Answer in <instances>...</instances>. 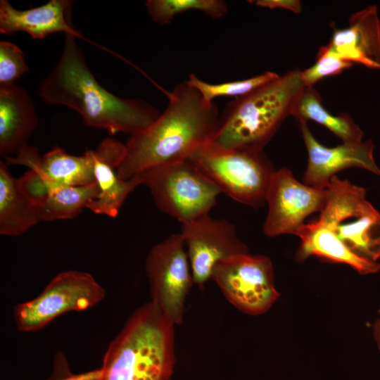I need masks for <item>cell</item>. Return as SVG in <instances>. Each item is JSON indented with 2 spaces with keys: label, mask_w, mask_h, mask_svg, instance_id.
Listing matches in <instances>:
<instances>
[{
  "label": "cell",
  "mask_w": 380,
  "mask_h": 380,
  "mask_svg": "<svg viewBox=\"0 0 380 380\" xmlns=\"http://www.w3.org/2000/svg\"><path fill=\"white\" fill-rule=\"evenodd\" d=\"M98 374V370L78 375L72 374L65 355L58 353L54 357L52 374L47 380H96Z\"/></svg>",
  "instance_id": "83f0119b"
},
{
  "label": "cell",
  "mask_w": 380,
  "mask_h": 380,
  "mask_svg": "<svg viewBox=\"0 0 380 380\" xmlns=\"http://www.w3.org/2000/svg\"><path fill=\"white\" fill-rule=\"evenodd\" d=\"M300 244L296 259L303 261L311 255L350 265L361 274L380 271V263L362 258L353 253L329 227L318 220L304 224L297 232Z\"/></svg>",
  "instance_id": "ac0fdd59"
},
{
  "label": "cell",
  "mask_w": 380,
  "mask_h": 380,
  "mask_svg": "<svg viewBox=\"0 0 380 380\" xmlns=\"http://www.w3.org/2000/svg\"><path fill=\"white\" fill-rule=\"evenodd\" d=\"M210 279L231 304L248 315L265 313L279 297L272 262L264 255L241 253L220 260Z\"/></svg>",
  "instance_id": "9c48e42d"
},
{
  "label": "cell",
  "mask_w": 380,
  "mask_h": 380,
  "mask_svg": "<svg viewBox=\"0 0 380 380\" xmlns=\"http://www.w3.org/2000/svg\"><path fill=\"white\" fill-rule=\"evenodd\" d=\"M38 123L30 95L15 83L0 85V155H17L27 143Z\"/></svg>",
  "instance_id": "e0dca14e"
},
{
  "label": "cell",
  "mask_w": 380,
  "mask_h": 380,
  "mask_svg": "<svg viewBox=\"0 0 380 380\" xmlns=\"http://www.w3.org/2000/svg\"><path fill=\"white\" fill-rule=\"evenodd\" d=\"M163 213L181 224L209 214L221 191L189 160L158 165L138 175Z\"/></svg>",
  "instance_id": "52a82bcc"
},
{
  "label": "cell",
  "mask_w": 380,
  "mask_h": 380,
  "mask_svg": "<svg viewBox=\"0 0 380 380\" xmlns=\"http://www.w3.org/2000/svg\"><path fill=\"white\" fill-rule=\"evenodd\" d=\"M255 4L270 9L284 8L297 14L302 11L301 2L298 0H258Z\"/></svg>",
  "instance_id": "f1b7e54d"
},
{
  "label": "cell",
  "mask_w": 380,
  "mask_h": 380,
  "mask_svg": "<svg viewBox=\"0 0 380 380\" xmlns=\"http://www.w3.org/2000/svg\"><path fill=\"white\" fill-rule=\"evenodd\" d=\"M233 200L252 207L265 202L274 167L262 151L227 149L211 141L187 159Z\"/></svg>",
  "instance_id": "5b68a950"
},
{
  "label": "cell",
  "mask_w": 380,
  "mask_h": 380,
  "mask_svg": "<svg viewBox=\"0 0 380 380\" xmlns=\"http://www.w3.org/2000/svg\"><path fill=\"white\" fill-rule=\"evenodd\" d=\"M39 222L36 208L18 189L8 165L0 161V234L19 236Z\"/></svg>",
  "instance_id": "ffe728a7"
},
{
  "label": "cell",
  "mask_w": 380,
  "mask_h": 380,
  "mask_svg": "<svg viewBox=\"0 0 380 380\" xmlns=\"http://www.w3.org/2000/svg\"><path fill=\"white\" fill-rule=\"evenodd\" d=\"M305 88L301 70H294L236 98L220 115L211 142L227 149L262 151L292 116Z\"/></svg>",
  "instance_id": "277c9868"
},
{
  "label": "cell",
  "mask_w": 380,
  "mask_h": 380,
  "mask_svg": "<svg viewBox=\"0 0 380 380\" xmlns=\"http://www.w3.org/2000/svg\"><path fill=\"white\" fill-rule=\"evenodd\" d=\"M318 219L355 254L377 262L380 258V213L366 199V190L334 176L326 189Z\"/></svg>",
  "instance_id": "8992f818"
},
{
  "label": "cell",
  "mask_w": 380,
  "mask_h": 380,
  "mask_svg": "<svg viewBox=\"0 0 380 380\" xmlns=\"http://www.w3.org/2000/svg\"><path fill=\"white\" fill-rule=\"evenodd\" d=\"M299 122L313 120L329 129L343 143L362 142L363 132L346 113L330 114L322 106L319 93L305 87L296 104L293 115Z\"/></svg>",
  "instance_id": "44dd1931"
},
{
  "label": "cell",
  "mask_w": 380,
  "mask_h": 380,
  "mask_svg": "<svg viewBox=\"0 0 380 380\" xmlns=\"http://www.w3.org/2000/svg\"><path fill=\"white\" fill-rule=\"evenodd\" d=\"M181 225L194 284L202 286L210 279L219 261L248 253L235 226L227 220L214 219L208 214Z\"/></svg>",
  "instance_id": "7c38bea8"
},
{
  "label": "cell",
  "mask_w": 380,
  "mask_h": 380,
  "mask_svg": "<svg viewBox=\"0 0 380 380\" xmlns=\"http://www.w3.org/2000/svg\"><path fill=\"white\" fill-rule=\"evenodd\" d=\"M279 76L276 72L267 71L245 80L212 84L200 80L194 74H191L184 82L195 88L205 101L213 102V99L219 96H242Z\"/></svg>",
  "instance_id": "cb8c5ba5"
},
{
  "label": "cell",
  "mask_w": 380,
  "mask_h": 380,
  "mask_svg": "<svg viewBox=\"0 0 380 380\" xmlns=\"http://www.w3.org/2000/svg\"><path fill=\"white\" fill-rule=\"evenodd\" d=\"M327 190L298 181L286 167L274 171L265 197L268 205L263 232L270 237L296 235L311 214L322 210Z\"/></svg>",
  "instance_id": "8fae6325"
},
{
  "label": "cell",
  "mask_w": 380,
  "mask_h": 380,
  "mask_svg": "<svg viewBox=\"0 0 380 380\" xmlns=\"http://www.w3.org/2000/svg\"><path fill=\"white\" fill-rule=\"evenodd\" d=\"M347 28L334 32L328 49L352 63L380 70V20L376 5L353 13Z\"/></svg>",
  "instance_id": "2e32d148"
},
{
  "label": "cell",
  "mask_w": 380,
  "mask_h": 380,
  "mask_svg": "<svg viewBox=\"0 0 380 380\" xmlns=\"http://www.w3.org/2000/svg\"><path fill=\"white\" fill-rule=\"evenodd\" d=\"M372 331L374 337L376 340L377 346L380 350V319H378L375 321L372 327Z\"/></svg>",
  "instance_id": "f546056e"
},
{
  "label": "cell",
  "mask_w": 380,
  "mask_h": 380,
  "mask_svg": "<svg viewBox=\"0 0 380 380\" xmlns=\"http://www.w3.org/2000/svg\"><path fill=\"white\" fill-rule=\"evenodd\" d=\"M353 63L345 61L333 53L327 46H321L315 64L301 71V77L308 87L313 86L320 80L341 73L350 68Z\"/></svg>",
  "instance_id": "d4e9b609"
},
{
  "label": "cell",
  "mask_w": 380,
  "mask_h": 380,
  "mask_svg": "<svg viewBox=\"0 0 380 380\" xmlns=\"http://www.w3.org/2000/svg\"><path fill=\"white\" fill-rule=\"evenodd\" d=\"M72 1L50 0L45 4L21 11L13 8L7 0L0 1V32L11 34L26 32L34 39L63 32L76 38L87 39L71 23Z\"/></svg>",
  "instance_id": "9a60e30c"
},
{
  "label": "cell",
  "mask_w": 380,
  "mask_h": 380,
  "mask_svg": "<svg viewBox=\"0 0 380 380\" xmlns=\"http://www.w3.org/2000/svg\"><path fill=\"white\" fill-rule=\"evenodd\" d=\"M125 151V145L111 138L103 139L95 150L94 177L99 193L86 208L96 214L116 217L128 195L142 184L139 175L128 179L118 176L116 169Z\"/></svg>",
  "instance_id": "5bb4252c"
},
{
  "label": "cell",
  "mask_w": 380,
  "mask_h": 380,
  "mask_svg": "<svg viewBox=\"0 0 380 380\" xmlns=\"http://www.w3.org/2000/svg\"><path fill=\"white\" fill-rule=\"evenodd\" d=\"M152 20L160 24L169 23L176 15L189 11H198L213 18L227 12L222 0H148L145 3Z\"/></svg>",
  "instance_id": "603a6c76"
},
{
  "label": "cell",
  "mask_w": 380,
  "mask_h": 380,
  "mask_svg": "<svg viewBox=\"0 0 380 380\" xmlns=\"http://www.w3.org/2000/svg\"><path fill=\"white\" fill-rule=\"evenodd\" d=\"M104 288L88 272L67 270L56 274L35 298L13 308L20 331L40 330L61 315L84 311L101 302Z\"/></svg>",
  "instance_id": "ba28073f"
},
{
  "label": "cell",
  "mask_w": 380,
  "mask_h": 380,
  "mask_svg": "<svg viewBox=\"0 0 380 380\" xmlns=\"http://www.w3.org/2000/svg\"><path fill=\"white\" fill-rule=\"evenodd\" d=\"M15 179L20 193L36 208L46 202L52 188L40 171L29 169Z\"/></svg>",
  "instance_id": "4316f807"
},
{
  "label": "cell",
  "mask_w": 380,
  "mask_h": 380,
  "mask_svg": "<svg viewBox=\"0 0 380 380\" xmlns=\"http://www.w3.org/2000/svg\"><path fill=\"white\" fill-rule=\"evenodd\" d=\"M29 68L23 51L15 44L0 42V85L15 83Z\"/></svg>",
  "instance_id": "484cf974"
},
{
  "label": "cell",
  "mask_w": 380,
  "mask_h": 380,
  "mask_svg": "<svg viewBox=\"0 0 380 380\" xmlns=\"http://www.w3.org/2000/svg\"><path fill=\"white\" fill-rule=\"evenodd\" d=\"M175 325L156 303L142 305L110 343L96 380H170Z\"/></svg>",
  "instance_id": "3957f363"
},
{
  "label": "cell",
  "mask_w": 380,
  "mask_h": 380,
  "mask_svg": "<svg viewBox=\"0 0 380 380\" xmlns=\"http://www.w3.org/2000/svg\"><path fill=\"white\" fill-rule=\"evenodd\" d=\"M38 94L45 102L68 106L77 111L87 125L110 134L132 136L160 115L143 99H122L103 87L89 70L76 37L70 34H65L60 58L41 82Z\"/></svg>",
  "instance_id": "7a4b0ae2"
},
{
  "label": "cell",
  "mask_w": 380,
  "mask_h": 380,
  "mask_svg": "<svg viewBox=\"0 0 380 380\" xmlns=\"http://www.w3.org/2000/svg\"><path fill=\"white\" fill-rule=\"evenodd\" d=\"M167 94L165 110L125 144L123 158L116 169L120 178L128 179L153 167L186 160L211 141L220 119L216 105L185 82Z\"/></svg>",
  "instance_id": "6da1fadb"
},
{
  "label": "cell",
  "mask_w": 380,
  "mask_h": 380,
  "mask_svg": "<svg viewBox=\"0 0 380 380\" xmlns=\"http://www.w3.org/2000/svg\"><path fill=\"white\" fill-rule=\"evenodd\" d=\"M95 150L73 156L56 147L41 157L32 170L40 171L52 189L62 186H86L95 182Z\"/></svg>",
  "instance_id": "d6986e66"
},
{
  "label": "cell",
  "mask_w": 380,
  "mask_h": 380,
  "mask_svg": "<svg viewBox=\"0 0 380 380\" xmlns=\"http://www.w3.org/2000/svg\"><path fill=\"white\" fill-rule=\"evenodd\" d=\"M145 270L151 300L158 304L175 325L181 324L186 299L194 284L181 233L171 234L152 247Z\"/></svg>",
  "instance_id": "30bf717a"
},
{
  "label": "cell",
  "mask_w": 380,
  "mask_h": 380,
  "mask_svg": "<svg viewBox=\"0 0 380 380\" xmlns=\"http://www.w3.org/2000/svg\"><path fill=\"white\" fill-rule=\"evenodd\" d=\"M299 123L308 157L303 175L305 184L326 189L337 172L349 167L362 168L380 176V170L373 156L374 146L371 139L360 143L343 142L329 148L317 141L307 122Z\"/></svg>",
  "instance_id": "4fadbf2b"
},
{
  "label": "cell",
  "mask_w": 380,
  "mask_h": 380,
  "mask_svg": "<svg viewBox=\"0 0 380 380\" xmlns=\"http://www.w3.org/2000/svg\"><path fill=\"white\" fill-rule=\"evenodd\" d=\"M99 193L96 182L52 189L46 202L36 208L40 221L65 220L77 216Z\"/></svg>",
  "instance_id": "7402d4cb"
}]
</instances>
